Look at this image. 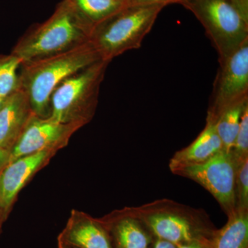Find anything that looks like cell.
Instances as JSON below:
<instances>
[{"instance_id":"obj_1","label":"cell","mask_w":248,"mask_h":248,"mask_svg":"<svg viewBox=\"0 0 248 248\" xmlns=\"http://www.w3.org/2000/svg\"><path fill=\"white\" fill-rule=\"evenodd\" d=\"M101 60L91 42L68 51L23 63L19 87L27 93L35 115L48 117L55 89L67 78Z\"/></svg>"},{"instance_id":"obj_2","label":"cell","mask_w":248,"mask_h":248,"mask_svg":"<svg viewBox=\"0 0 248 248\" xmlns=\"http://www.w3.org/2000/svg\"><path fill=\"white\" fill-rule=\"evenodd\" d=\"M91 33L68 1L62 0L46 21L21 37L11 53L22 63L35 61L88 43Z\"/></svg>"},{"instance_id":"obj_3","label":"cell","mask_w":248,"mask_h":248,"mask_svg":"<svg viewBox=\"0 0 248 248\" xmlns=\"http://www.w3.org/2000/svg\"><path fill=\"white\" fill-rule=\"evenodd\" d=\"M164 5H128L93 29L90 42L101 60L110 62L141 46Z\"/></svg>"},{"instance_id":"obj_4","label":"cell","mask_w":248,"mask_h":248,"mask_svg":"<svg viewBox=\"0 0 248 248\" xmlns=\"http://www.w3.org/2000/svg\"><path fill=\"white\" fill-rule=\"evenodd\" d=\"M109 63L99 60L64 80L50 98L49 117L59 123L79 126L89 122L97 107Z\"/></svg>"},{"instance_id":"obj_5","label":"cell","mask_w":248,"mask_h":248,"mask_svg":"<svg viewBox=\"0 0 248 248\" xmlns=\"http://www.w3.org/2000/svg\"><path fill=\"white\" fill-rule=\"evenodd\" d=\"M169 204L167 207L156 202L126 215L141 221L156 239L175 245L212 239L217 229L203 214L172 208Z\"/></svg>"},{"instance_id":"obj_6","label":"cell","mask_w":248,"mask_h":248,"mask_svg":"<svg viewBox=\"0 0 248 248\" xmlns=\"http://www.w3.org/2000/svg\"><path fill=\"white\" fill-rule=\"evenodd\" d=\"M203 25L223 61L248 40V22L240 16L231 0H184L181 4Z\"/></svg>"},{"instance_id":"obj_7","label":"cell","mask_w":248,"mask_h":248,"mask_svg":"<svg viewBox=\"0 0 248 248\" xmlns=\"http://www.w3.org/2000/svg\"><path fill=\"white\" fill-rule=\"evenodd\" d=\"M236 168L232 153L222 151L202 164L178 168L172 172L202 186L228 215L236 208Z\"/></svg>"},{"instance_id":"obj_8","label":"cell","mask_w":248,"mask_h":248,"mask_svg":"<svg viewBox=\"0 0 248 248\" xmlns=\"http://www.w3.org/2000/svg\"><path fill=\"white\" fill-rule=\"evenodd\" d=\"M218 62L207 113L215 120L227 107L248 99V40Z\"/></svg>"},{"instance_id":"obj_9","label":"cell","mask_w":248,"mask_h":248,"mask_svg":"<svg viewBox=\"0 0 248 248\" xmlns=\"http://www.w3.org/2000/svg\"><path fill=\"white\" fill-rule=\"evenodd\" d=\"M79 127L76 124L59 123L50 117L34 115L11 149L9 163L39 151L51 149L68 140Z\"/></svg>"},{"instance_id":"obj_10","label":"cell","mask_w":248,"mask_h":248,"mask_svg":"<svg viewBox=\"0 0 248 248\" xmlns=\"http://www.w3.org/2000/svg\"><path fill=\"white\" fill-rule=\"evenodd\" d=\"M50 150H44L11 161L0 172V210L6 217L16 196L43 164Z\"/></svg>"},{"instance_id":"obj_11","label":"cell","mask_w":248,"mask_h":248,"mask_svg":"<svg viewBox=\"0 0 248 248\" xmlns=\"http://www.w3.org/2000/svg\"><path fill=\"white\" fill-rule=\"evenodd\" d=\"M34 115L29 98L20 87L5 98L0 108V146L11 151Z\"/></svg>"},{"instance_id":"obj_12","label":"cell","mask_w":248,"mask_h":248,"mask_svg":"<svg viewBox=\"0 0 248 248\" xmlns=\"http://www.w3.org/2000/svg\"><path fill=\"white\" fill-rule=\"evenodd\" d=\"M59 241L70 248H113L110 235L102 221L84 215H75Z\"/></svg>"},{"instance_id":"obj_13","label":"cell","mask_w":248,"mask_h":248,"mask_svg":"<svg viewBox=\"0 0 248 248\" xmlns=\"http://www.w3.org/2000/svg\"><path fill=\"white\" fill-rule=\"evenodd\" d=\"M222 151L223 146L217 133L216 120L207 117L206 125L195 141L173 155L169 163L170 169L172 171L184 166L202 164Z\"/></svg>"},{"instance_id":"obj_14","label":"cell","mask_w":248,"mask_h":248,"mask_svg":"<svg viewBox=\"0 0 248 248\" xmlns=\"http://www.w3.org/2000/svg\"><path fill=\"white\" fill-rule=\"evenodd\" d=\"M102 222L113 248H152L156 239L141 221L126 214Z\"/></svg>"},{"instance_id":"obj_15","label":"cell","mask_w":248,"mask_h":248,"mask_svg":"<svg viewBox=\"0 0 248 248\" xmlns=\"http://www.w3.org/2000/svg\"><path fill=\"white\" fill-rule=\"evenodd\" d=\"M227 215L225 226L213 235L211 248H248V210L236 208Z\"/></svg>"},{"instance_id":"obj_16","label":"cell","mask_w":248,"mask_h":248,"mask_svg":"<svg viewBox=\"0 0 248 248\" xmlns=\"http://www.w3.org/2000/svg\"><path fill=\"white\" fill-rule=\"evenodd\" d=\"M83 22L93 31L128 4L122 0H67Z\"/></svg>"},{"instance_id":"obj_17","label":"cell","mask_w":248,"mask_h":248,"mask_svg":"<svg viewBox=\"0 0 248 248\" xmlns=\"http://www.w3.org/2000/svg\"><path fill=\"white\" fill-rule=\"evenodd\" d=\"M248 107V99L227 107L216 119L217 133L222 143L223 151L231 153L239 132L241 118Z\"/></svg>"},{"instance_id":"obj_18","label":"cell","mask_w":248,"mask_h":248,"mask_svg":"<svg viewBox=\"0 0 248 248\" xmlns=\"http://www.w3.org/2000/svg\"><path fill=\"white\" fill-rule=\"evenodd\" d=\"M22 61L14 54L0 55V97L6 98L19 88L18 70Z\"/></svg>"},{"instance_id":"obj_19","label":"cell","mask_w":248,"mask_h":248,"mask_svg":"<svg viewBox=\"0 0 248 248\" xmlns=\"http://www.w3.org/2000/svg\"><path fill=\"white\" fill-rule=\"evenodd\" d=\"M236 166L248 159V107L245 109L234 146L231 152Z\"/></svg>"},{"instance_id":"obj_20","label":"cell","mask_w":248,"mask_h":248,"mask_svg":"<svg viewBox=\"0 0 248 248\" xmlns=\"http://www.w3.org/2000/svg\"><path fill=\"white\" fill-rule=\"evenodd\" d=\"M236 208L248 210V159L236 168Z\"/></svg>"},{"instance_id":"obj_21","label":"cell","mask_w":248,"mask_h":248,"mask_svg":"<svg viewBox=\"0 0 248 248\" xmlns=\"http://www.w3.org/2000/svg\"><path fill=\"white\" fill-rule=\"evenodd\" d=\"M184 0H129L128 5H164L181 4Z\"/></svg>"},{"instance_id":"obj_22","label":"cell","mask_w":248,"mask_h":248,"mask_svg":"<svg viewBox=\"0 0 248 248\" xmlns=\"http://www.w3.org/2000/svg\"><path fill=\"white\" fill-rule=\"evenodd\" d=\"M211 241L212 239L198 240V241L184 243V244L176 245V246L177 248H211Z\"/></svg>"},{"instance_id":"obj_23","label":"cell","mask_w":248,"mask_h":248,"mask_svg":"<svg viewBox=\"0 0 248 248\" xmlns=\"http://www.w3.org/2000/svg\"><path fill=\"white\" fill-rule=\"evenodd\" d=\"M231 2L240 16L248 22V0H231Z\"/></svg>"},{"instance_id":"obj_24","label":"cell","mask_w":248,"mask_h":248,"mask_svg":"<svg viewBox=\"0 0 248 248\" xmlns=\"http://www.w3.org/2000/svg\"><path fill=\"white\" fill-rule=\"evenodd\" d=\"M11 151L0 146V172L9 164Z\"/></svg>"},{"instance_id":"obj_25","label":"cell","mask_w":248,"mask_h":248,"mask_svg":"<svg viewBox=\"0 0 248 248\" xmlns=\"http://www.w3.org/2000/svg\"><path fill=\"white\" fill-rule=\"evenodd\" d=\"M152 248H177L175 244L165 240L156 239Z\"/></svg>"},{"instance_id":"obj_26","label":"cell","mask_w":248,"mask_h":248,"mask_svg":"<svg viewBox=\"0 0 248 248\" xmlns=\"http://www.w3.org/2000/svg\"><path fill=\"white\" fill-rule=\"evenodd\" d=\"M5 219H6V217L4 216V214H3L1 210H0V222L3 223V221H4Z\"/></svg>"},{"instance_id":"obj_27","label":"cell","mask_w":248,"mask_h":248,"mask_svg":"<svg viewBox=\"0 0 248 248\" xmlns=\"http://www.w3.org/2000/svg\"><path fill=\"white\" fill-rule=\"evenodd\" d=\"M59 248H70L69 246H66V245L63 244V243H62V242H60V241H59Z\"/></svg>"},{"instance_id":"obj_28","label":"cell","mask_w":248,"mask_h":248,"mask_svg":"<svg viewBox=\"0 0 248 248\" xmlns=\"http://www.w3.org/2000/svg\"><path fill=\"white\" fill-rule=\"evenodd\" d=\"M4 98L0 97V108H1V106H2L3 102H4Z\"/></svg>"},{"instance_id":"obj_29","label":"cell","mask_w":248,"mask_h":248,"mask_svg":"<svg viewBox=\"0 0 248 248\" xmlns=\"http://www.w3.org/2000/svg\"><path fill=\"white\" fill-rule=\"evenodd\" d=\"M1 224H2V223H1V222H0V233H1Z\"/></svg>"},{"instance_id":"obj_30","label":"cell","mask_w":248,"mask_h":248,"mask_svg":"<svg viewBox=\"0 0 248 248\" xmlns=\"http://www.w3.org/2000/svg\"><path fill=\"white\" fill-rule=\"evenodd\" d=\"M122 1H126V2L128 3V4L129 0H122Z\"/></svg>"}]
</instances>
